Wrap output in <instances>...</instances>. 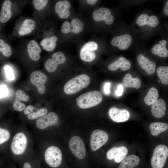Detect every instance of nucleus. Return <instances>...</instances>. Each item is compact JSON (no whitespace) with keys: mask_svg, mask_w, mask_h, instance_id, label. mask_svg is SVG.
Returning a JSON list of instances; mask_svg holds the SVG:
<instances>
[{"mask_svg":"<svg viewBox=\"0 0 168 168\" xmlns=\"http://www.w3.org/2000/svg\"><path fill=\"white\" fill-rule=\"evenodd\" d=\"M16 98L19 100L26 101L29 100V96L21 90L16 91Z\"/></svg>","mask_w":168,"mask_h":168,"instance_id":"obj_37","label":"nucleus"},{"mask_svg":"<svg viewBox=\"0 0 168 168\" xmlns=\"http://www.w3.org/2000/svg\"><path fill=\"white\" fill-rule=\"evenodd\" d=\"M71 23V26L68 21L64 22L61 26V32L65 34L70 32L78 34L82 31L84 25L81 21L77 18H75L72 20Z\"/></svg>","mask_w":168,"mask_h":168,"instance_id":"obj_10","label":"nucleus"},{"mask_svg":"<svg viewBox=\"0 0 168 168\" xmlns=\"http://www.w3.org/2000/svg\"><path fill=\"white\" fill-rule=\"evenodd\" d=\"M98 1L97 0H87V2L91 5H94Z\"/></svg>","mask_w":168,"mask_h":168,"instance_id":"obj_45","label":"nucleus"},{"mask_svg":"<svg viewBox=\"0 0 168 168\" xmlns=\"http://www.w3.org/2000/svg\"><path fill=\"white\" fill-rule=\"evenodd\" d=\"M58 120L57 114L51 112L39 118L36 121V125L38 128L43 129L49 126L56 124Z\"/></svg>","mask_w":168,"mask_h":168,"instance_id":"obj_12","label":"nucleus"},{"mask_svg":"<svg viewBox=\"0 0 168 168\" xmlns=\"http://www.w3.org/2000/svg\"><path fill=\"white\" fill-rule=\"evenodd\" d=\"M0 52L6 57H9L12 54L11 47L2 39H0Z\"/></svg>","mask_w":168,"mask_h":168,"instance_id":"obj_31","label":"nucleus"},{"mask_svg":"<svg viewBox=\"0 0 168 168\" xmlns=\"http://www.w3.org/2000/svg\"><path fill=\"white\" fill-rule=\"evenodd\" d=\"M34 109L37 110L36 108L32 105H28L24 110V113L25 114H28L32 112Z\"/></svg>","mask_w":168,"mask_h":168,"instance_id":"obj_42","label":"nucleus"},{"mask_svg":"<svg viewBox=\"0 0 168 168\" xmlns=\"http://www.w3.org/2000/svg\"><path fill=\"white\" fill-rule=\"evenodd\" d=\"M168 156V148L166 145L160 144L154 148L151 160L152 168H163Z\"/></svg>","mask_w":168,"mask_h":168,"instance_id":"obj_3","label":"nucleus"},{"mask_svg":"<svg viewBox=\"0 0 168 168\" xmlns=\"http://www.w3.org/2000/svg\"><path fill=\"white\" fill-rule=\"evenodd\" d=\"M52 58L58 65L64 63L66 60V58L64 54L61 52H57L54 53Z\"/></svg>","mask_w":168,"mask_h":168,"instance_id":"obj_34","label":"nucleus"},{"mask_svg":"<svg viewBox=\"0 0 168 168\" xmlns=\"http://www.w3.org/2000/svg\"><path fill=\"white\" fill-rule=\"evenodd\" d=\"M158 76L163 84H168V67H159L157 70Z\"/></svg>","mask_w":168,"mask_h":168,"instance_id":"obj_30","label":"nucleus"},{"mask_svg":"<svg viewBox=\"0 0 168 168\" xmlns=\"http://www.w3.org/2000/svg\"></svg>","mask_w":168,"mask_h":168,"instance_id":"obj_47","label":"nucleus"},{"mask_svg":"<svg viewBox=\"0 0 168 168\" xmlns=\"http://www.w3.org/2000/svg\"><path fill=\"white\" fill-rule=\"evenodd\" d=\"M136 23L140 26L147 25L155 27L159 24V21L157 17L155 16L152 15L149 16L147 14H142L137 18Z\"/></svg>","mask_w":168,"mask_h":168,"instance_id":"obj_19","label":"nucleus"},{"mask_svg":"<svg viewBox=\"0 0 168 168\" xmlns=\"http://www.w3.org/2000/svg\"><path fill=\"white\" fill-rule=\"evenodd\" d=\"M69 148L73 154L78 158H84L86 151L84 142L82 139L78 136L72 137L69 143Z\"/></svg>","mask_w":168,"mask_h":168,"instance_id":"obj_5","label":"nucleus"},{"mask_svg":"<svg viewBox=\"0 0 168 168\" xmlns=\"http://www.w3.org/2000/svg\"><path fill=\"white\" fill-rule=\"evenodd\" d=\"M8 93V90L4 85L0 86V97L6 96Z\"/></svg>","mask_w":168,"mask_h":168,"instance_id":"obj_40","label":"nucleus"},{"mask_svg":"<svg viewBox=\"0 0 168 168\" xmlns=\"http://www.w3.org/2000/svg\"><path fill=\"white\" fill-rule=\"evenodd\" d=\"M5 72L7 79L12 80L14 78V75L11 68L9 66H7L4 68Z\"/></svg>","mask_w":168,"mask_h":168,"instance_id":"obj_39","label":"nucleus"},{"mask_svg":"<svg viewBox=\"0 0 168 168\" xmlns=\"http://www.w3.org/2000/svg\"><path fill=\"white\" fill-rule=\"evenodd\" d=\"M110 84L109 82H106L104 85V90L105 93L106 94H108L110 93Z\"/></svg>","mask_w":168,"mask_h":168,"instance_id":"obj_43","label":"nucleus"},{"mask_svg":"<svg viewBox=\"0 0 168 168\" xmlns=\"http://www.w3.org/2000/svg\"><path fill=\"white\" fill-rule=\"evenodd\" d=\"M137 61L141 68L149 75L154 73L156 66V64L150 60L142 54H139L137 57Z\"/></svg>","mask_w":168,"mask_h":168,"instance_id":"obj_16","label":"nucleus"},{"mask_svg":"<svg viewBox=\"0 0 168 168\" xmlns=\"http://www.w3.org/2000/svg\"><path fill=\"white\" fill-rule=\"evenodd\" d=\"M131 66L130 62L124 57H120L118 59L109 65L108 69L111 71H114L119 68L123 71L129 70Z\"/></svg>","mask_w":168,"mask_h":168,"instance_id":"obj_20","label":"nucleus"},{"mask_svg":"<svg viewBox=\"0 0 168 168\" xmlns=\"http://www.w3.org/2000/svg\"><path fill=\"white\" fill-rule=\"evenodd\" d=\"M47 112V110L45 108H42L37 110L36 112H34L29 114L27 117L30 120L35 119L39 117L43 116Z\"/></svg>","mask_w":168,"mask_h":168,"instance_id":"obj_33","label":"nucleus"},{"mask_svg":"<svg viewBox=\"0 0 168 168\" xmlns=\"http://www.w3.org/2000/svg\"><path fill=\"white\" fill-rule=\"evenodd\" d=\"M149 127L152 135L157 136L168 129V124L165 123L156 122L150 124Z\"/></svg>","mask_w":168,"mask_h":168,"instance_id":"obj_27","label":"nucleus"},{"mask_svg":"<svg viewBox=\"0 0 168 168\" xmlns=\"http://www.w3.org/2000/svg\"><path fill=\"white\" fill-rule=\"evenodd\" d=\"M109 136L105 131L96 129L92 133L90 139L91 149L96 151L104 145L108 141Z\"/></svg>","mask_w":168,"mask_h":168,"instance_id":"obj_6","label":"nucleus"},{"mask_svg":"<svg viewBox=\"0 0 168 168\" xmlns=\"http://www.w3.org/2000/svg\"><path fill=\"white\" fill-rule=\"evenodd\" d=\"M101 93L98 91H90L84 93L76 99L78 106L83 109L96 106L102 100Z\"/></svg>","mask_w":168,"mask_h":168,"instance_id":"obj_2","label":"nucleus"},{"mask_svg":"<svg viewBox=\"0 0 168 168\" xmlns=\"http://www.w3.org/2000/svg\"><path fill=\"white\" fill-rule=\"evenodd\" d=\"M23 168H31V167L29 163L26 162L24 164Z\"/></svg>","mask_w":168,"mask_h":168,"instance_id":"obj_46","label":"nucleus"},{"mask_svg":"<svg viewBox=\"0 0 168 168\" xmlns=\"http://www.w3.org/2000/svg\"><path fill=\"white\" fill-rule=\"evenodd\" d=\"M167 41L163 40L159 42V44L154 45L152 48V53L159 56L163 58H166L168 56V50L166 47Z\"/></svg>","mask_w":168,"mask_h":168,"instance_id":"obj_22","label":"nucleus"},{"mask_svg":"<svg viewBox=\"0 0 168 168\" xmlns=\"http://www.w3.org/2000/svg\"><path fill=\"white\" fill-rule=\"evenodd\" d=\"M11 6L12 3L10 0H6L3 2L0 13V21L1 22L5 23L11 17Z\"/></svg>","mask_w":168,"mask_h":168,"instance_id":"obj_23","label":"nucleus"},{"mask_svg":"<svg viewBox=\"0 0 168 168\" xmlns=\"http://www.w3.org/2000/svg\"><path fill=\"white\" fill-rule=\"evenodd\" d=\"M127 148L124 146L114 147L109 150L107 152L106 157L108 159H114L115 161L119 163L121 162L128 154Z\"/></svg>","mask_w":168,"mask_h":168,"instance_id":"obj_13","label":"nucleus"},{"mask_svg":"<svg viewBox=\"0 0 168 168\" xmlns=\"http://www.w3.org/2000/svg\"><path fill=\"white\" fill-rule=\"evenodd\" d=\"M35 25L36 23L34 21L30 19H26L19 30V34L21 35H25L30 34L35 29Z\"/></svg>","mask_w":168,"mask_h":168,"instance_id":"obj_26","label":"nucleus"},{"mask_svg":"<svg viewBox=\"0 0 168 168\" xmlns=\"http://www.w3.org/2000/svg\"><path fill=\"white\" fill-rule=\"evenodd\" d=\"M111 13L109 9L101 7L94 11L92 16L96 21H104L107 24L110 25L113 23L114 20V16L111 15Z\"/></svg>","mask_w":168,"mask_h":168,"instance_id":"obj_9","label":"nucleus"},{"mask_svg":"<svg viewBox=\"0 0 168 168\" xmlns=\"http://www.w3.org/2000/svg\"><path fill=\"white\" fill-rule=\"evenodd\" d=\"M27 140L26 135L19 132L15 135L11 144V149L13 153L16 155L22 154L27 146Z\"/></svg>","mask_w":168,"mask_h":168,"instance_id":"obj_7","label":"nucleus"},{"mask_svg":"<svg viewBox=\"0 0 168 168\" xmlns=\"http://www.w3.org/2000/svg\"><path fill=\"white\" fill-rule=\"evenodd\" d=\"M46 162L50 166L55 168L61 164L62 155L60 149L55 146L49 147L46 150L44 154Z\"/></svg>","mask_w":168,"mask_h":168,"instance_id":"obj_4","label":"nucleus"},{"mask_svg":"<svg viewBox=\"0 0 168 168\" xmlns=\"http://www.w3.org/2000/svg\"><path fill=\"white\" fill-rule=\"evenodd\" d=\"M58 64L52 59H47L44 63V67L47 71L50 72H54L57 69Z\"/></svg>","mask_w":168,"mask_h":168,"instance_id":"obj_32","label":"nucleus"},{"mask_svg":"<svg viewBox=\"0 0 168 168\" xmlns=\"http://www.w3.org/2000/svg\"><path fill=\"white\" fill-rule=\"evenodd\" d=\"M71 7V4L67 0L60 1L56 3L55 6V11L60 18L66 19L70 15V12L69 9Z\"/></svg>","mask_w":168,"mask_h":168,"instance_id":"obj_17","label":"nucleus"},{"mask_svg":"<svg viewBox=\"0 0 168 168\" xmlns=\"http://www.w3.org/2000/svg\"><path fill=\"white\" fill-rule=\"evenodd\" d=\"M109 114L112 120L116 123L125 122L130 117V113L127 110L120 109L115 107L110 109Z\"/></svg>","mask_w":168,"mask_h":168,"instance_id":"obj_15","label":"nucleus"},{"mask_svg":"<svg viewBox=\"0 0 168 168\" xmlns=\"http://www.w3.org/2000/svg\"><path fill=\"white\" fill-rule=\"evenodd\" d=\"M140 162L139 157L134 154L125 157L121 162L118 168H133L138 165Z\"/></svg>","mask_w":168,"mask_h":168,"instance_id":"obj_24","label":"nucleus"},{"mask_svg":"<svg viewBox=\"0 0 168 168\" xmlns=\"http://www.w3.org/2000/svg\"><path fill=\"white\" fill-rule=\"evenodd\" d=\"M47 0H34L33 1V5L35 8L38 10L44 9L48 2Z\"/></svg>","mask_w":168,"mask_h":168,"instance_id":"obj_36","label":"nucleus"},{"mask_svg":"<svg viewBox=\"0 0 168 168\" xmlns=\"http://www.w3.org/2000/svg\"><path fill=\"white\" fill-rule=\"evenodd\" d=\"M30 80L36 86L40 94H43L45 92L46 87L44 84L47 80V77L44 73L40 71L33 72L30 75Z\"/></svg>","mask_w":168,"mask_h":168,"instance_id":"obj_11","label":"nucleus"},{"mask_svg":"<svg viewBox=\"0 0 168 168\" xmlns=\"http://www.w3.org/2000/svg\"><path fill=\"white\" fill-rule=\"evenodd\" d=\"M123 85L127 87L139 88L141 85L140 79L138 77L132 78L129 73H126L122 79Z\"/></svg>","mask_w":168,"mask_h":168,"instance_id":"obj_25","label":"nucleus"},{"mask_svg":"<svg viewBox=\"0 0 168 168\" xmlns=\"http://www.w3.org/2000/svg\"><path fill=\"white\" fill-rule=\"evenodd\" d=\"M123 92V85L120 83L117 86V89L115 91V93L117 96H120L122 94Z\"/></svg>","mask_w":168,"mask_h":168,"instance_id":"obj_41","label":"nucleus"},{"mask_svg":"<svg viewBox=\"0 0 168 168\" xmlns=\"http://www.w3.org/2000/svg\"><path fill=\"white\" fill-rule=\"evenodd\" d=\"M13 107L14 109L18 111H22L25 108L26 105L23 103L16 98L13 103Z\"/></svg>","mask_w":168,"mask_h":168,"instance_id":"obj_38","label":"nucleus"},{"mask_svg":"<svg viewBox=\"0 0 168 168\" xmlns=\"http://www.w3.org/2000/svg\"><path fill=\"white\" fill-rule=\"evenodd\" d=\"M158 97V90L156 88L152 87L149 89L145 97L144 102L148 105H152L157 99Z\"/></svg>","mask_w":168,"mask_h":168,"instance_id":"obj_29","label":"nucleus"},{"mask_svg":"<svg viewBox=\"0 0 168 168\" xmlns=\"http://www.w3.org/2000/svg\"><path fill=\"white\" fill-rule=\"evenodd\" d=\"M164 12L165 14L167 16L168 15V1H167L164 7Z\"/></svg>","mask_w":168,"mask_h":168,"instance_id":"obj_44","label":"nucleus"},{"mask_svg":"<svg viewBox=\"0 0 168 168\" xmlns=\"http://www.w3.org/2000/svg\"><path fill=\"white\" fill-rule=\"evenodd\" d=\"M132 38L129 34H125L114 37L112 40L111 44L114 46L117 47L121 50L128 49L132 44Z\"/></svg>","mask_w":168,"mask_h":168,"instance_id":"obj_14","label":"nucleus"},{"mask_svg":"<svg viewBox=\"0 0 168 168\" xmlns=\"http://www.w3.org/2000/svg\"><path fill=\"white\" fill-rule=\"evenodd\" d=\"M90 80L86 75L82 74L69 80L64 85L63 90L68 95L75 94L89 85Z\"/></svg>","mask_w":168,"mask_h":168,"instance_id":"obj_1","label":"nucleus"},{"mask_svg":"<svg viewBox=\"0 0 168 168\" xmlns=\"http://www.w3.org/2000/svg\"><path fill=\"white\" fill-rule=\"evenodd\" d=\"M9 131L0 127V145L8 141L10 137Z\"/></svg>","mask_w":168,"mask_h":168,"instance_id":"obj_35","label":"nucleus"},{"mask_svg":"<svg viewBox=\"0 0 168 168\" xmlns=\"http://www.w3.org/2000/svg\"><path fill=\"white\" fill-rule=\"evenodd\" d=\"M151 111L155 118H160L164 116L166 110V104L162 99H157L151 106Z\"/></svg>","mask_w":168,"mask_h":168,"instance_id":"obj_18","label":"nucleus"},{"mask_svg":"<svg viewBox=\"0 0 168 168\" xmlns=\"http://www.w3.org/2000/svg\"><path fill=\"white\" fill-rule=\"evenodd\" d=\"M98 48V45L95 42L90 41L86 43L80 50V56L81 59L87 62L93 60L96 56L95 51Z\"/></svg>","mask_w":168,"mask_h":168,"instance_id":"obj_8","label":"nucleus"},{"mask_svg":"<svg viewBox=\"0 0 168 168\" xmlns=\"http://www.w3.org/2000/svg\"><path fill=\"white\" fill-rule=\"evenodd\" d=\"M57 40L56 36L50 37L42 40L40 44L44 49L47 51H51L55 49Z\"/></svg>","mask_w":168,"mask_h":168,"instance_id":"obj_28","label":"nucleus"},{"mask_svg":"<svg viewBox=\"0 0 168 168\" xmlns=\"http://www.w3.org/2000/svg\"><path fill=\"white\" fill-rule=\"evenodd\" d=\"M27 47V52L30 58L34 61L39 60L41 50L37 43L34 40H31L28 43Z\"/></svg>","mask_w":168,"mask_h":168,"instance_id":"obj_21","label":"nucleus"}]
</instances>
